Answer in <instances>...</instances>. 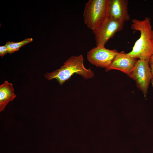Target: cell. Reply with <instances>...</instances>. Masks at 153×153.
I'll list each match as a JSON object with an SVG mask.
<instances>
[{
    "label": "cell",
    "instance_id": "cell-5",
    "mask_svg": "<svg viewBox=\"0 0 153 153\" xmlns=\"http://www.w3.org/2000/svg\"><path fill=\"white\" fill-rule=\"evenodd\" d=\"M119 53L115 49L109 50L105 46H97L87 52V59L92 64L106 69L110 65Z\"/></svg>",
    "mask_w": 153,
    "mask_h": 153
},
{
    "label": "cell",
    "instance_id": "cell-6",
    "mask_svg": "<svg viewBox=\"0 0 153 153\" xmlns=\"http://www.w3.org/2000/svg\"><path fill=\"white\" fill-rule=\"evenodd\" d=\"M124 24V22L109 17L105 23L93 31L95 35L96 46H105L116 32L122 29Z\"/></svg>",
    "mask_w": 153,
    "mask_h": 153
},
{
    "label": "cell",
    "instance_id": "cell-7",
    "mask_svg": "<svg viewBox=\"0 0 153 153\" xmlns=\"http://www.w3.org/2000/svg\"><path fill=\"white\" fill-rule=\"evenodd\" d=\"M137 61V58L129 56L122 51L116 56L110 65L105 69V71L107 72L112 69L117 70L128 75L134 68Z\"/></svg>",
    "mask_w": 153,
    "mask_h": 153
},
{
    "label": "cell",
    "instance_id": "cell-9",
    "mask_svg": "<svg viewBox=\"0 0 153 153\" xmlns=\"http://www.w3.org/2000/svg\"><path fill=\"white\" fill-rule=\"evenodd\" d=\"M16 97L12 84L5 81L0 86V112L3 111L8 102L12 101Z\"/></svg>",
    "mask_w": 153,
    "mask_h": 153
},
{
    "label": "cell",
    "instance_id": "cell-10",
    "mask_svg": "<svg viewBox=\"0 0 153 153\" xmlns=\"http://www.w3.org/2000/svg\"><path fill=\"white\" fill-rule=\"evenodd\" d=\"M33 40V39L32 38H27L19 42L8 41L6 42L5 45L7 48L8 53L12 54L18 51L20 48L31 42Z\"/></svg>",
    "mask_w": 153,
    "mask_h": 153
},
{
    "label": "cell",
    "instance_id": "cell-13",
    "mask_svg": "<svg viewBox=\"0 0 153 153\" xmlns=\"http://www.w3.org/2000/svg\"><path fill=\"white\" fill-rule=\"evenodd\" d=\"M149 64H153V54L150 57L149 61Z\"/></svg>",
    "mask_w": 153,
    "mask_h": 153
},
{
    "label": "cell",
    "instance_id": "cell-4",
    "mask_svg": "<svg viewBox=\"0 0 153 153\" xmlns=\"http://www.w3.org/2000/svg\"><path fill=\"white\" fill-rule=\"evenodd\" d=\"M128 75L135 81L138 87L145 97L152 77L149 61L137 60L134 68Z\"/></svg>",
    "mask_w": 153,
    "mask_h": 153
},
{
    "label": "cell",
    "instance_id": "cell-11",
    "mask_svg": "<svg viewBox=\"0 0 153 153\" xmlns=\"http://www.w3.org/2000/svg\"><path fill=\"white\" fill-rule=\"evenodd\" d=\"M8 53V50L5 45L0 46V56L3 57Z\"/></svg>",
    "mask_w": 153,
    "mask_h": 153
},
{
    "label": "cell",
    "instance_id": "cell-2",
    "mask_svg": "<svg viewBox=\"0 0 153 153\" xmlns=\"http://www.w3.org/2000/svg\"><path fill=\"white\" fill-rule=\"evenodd\" d=\"M84 60L82 54L72 56L67 59L60 68L51 72H46L44 75V77L48 80L55 79L61 86L74 74L81 75L86 79L92 78L94 74L90 68H85Z\"/></svg>",
    "mask_w": 153,
    "mask_h": 153
},
{
    "label": "cell",
    "instance_id": "cell-3",
    "mask_svg": "<svg viewBox=\"0 0 153 153\" xmlns=\"http://www.w3.org/2000/svg\"><path fill=\"white\" fill-rule=\"evenodd\" d=\"M109 0H89L86 3L83 13L85 24L93 31L109 18Z\"/></svg>",
    "mask_w": 153,
    "mask_h": 153
},
{
    "label": "cell",
    "instance_id": "cell-12",
    "mask_svg": "<svg viewBox=\"0 0 153 153\" xmlns=\"http://www.w3.org/2000/svg\"><path fill=\"white\" fill-rule=\"evenodd\" d=\"M150 66L151 69V72L152 74V78L151 82L152 84V86L153 87V64H150Z\"/></svg>",
    "mask_w": 153,
    "mask_h": 153
},
{
    "label": "cell",
    "instance_id": "cell-8",
    "mask_svg": "<svg viewBox=\"0 0 153 153\" xmlns=\"http://www.w3.org/2000/svg\"><path fill=\"white\" fill-rule=\"evenodd\" d=\"M128 0H109V17L124 22L129 21L130 16L128 12Z\"/></svg>",
    "mask_w": 153,
    "mask_h": 153
},
{
    "label": "cell",
    "instance_id": "cell-1",
    "mask_svg": "<svg viewBox=\"0 0 153 153\" xmlns=\"http://www.w3.org/2000/svg\"><path fill=\"white\" fill-rule=\"evenodd\" d=\"M150 20L148 17L142 20L136 19L131 20V29L133 31H139L140 36L132 51L127 53L128 56L149 61L153 54V29Z\"/></svg>",
    "mask_w": 153,
    "mask_h": 153
}]
</instances>
